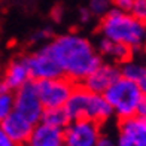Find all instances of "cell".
Here are the masks:
<instances>
[{
	"label": "cell",
	"instance_id": "obj_1",
	"mask_svg": "<svg viewBox=\"0 0 146 146\" xmlns=\"http://www.w3.org/2000/svg\"><path fill=\"white\" fill-rule=\"evenodd\" d=\"M46 46L58 63L63 75L70 79L85 81L102 64L94 46L82 36L63 35Z\"/></svg>",
	"mask_w": 146,
	"mask_h": 146
},
{
	"label": "cell",
	"instance_id": "obj_19",
	"mask_svg": "<svg viewBox=\"0 0 146 146\" xmlns=\"http://www.w3.org/2000/svg\"><path fill=\"white\" fill-rule=\"evenodd\" d=\"M130 14L137 18L139 21L146 24V0H134V5H133Z\"/></svg>",
	"mask_w": 146,
	"mask_h": 146
},
{
	"label": "cell",
	"instance_id": "obj_25",
	"mask_svg": "<svg viewBox=\"0 0 146 146\" xmlns=\"http://www.w3.org/2000/svg\"><path fill=\"white\" fill-rule=\"evenodd\" d=\"M88 18H90V12L87 9H82L81 11V19L82 21H88Z\"/></svg>",
	"mask_w": 146,
	"mask_h": 146
},
{
	"label": "cell",
	"instance_id": "obj_2",
	"mask_svg": "<svg viewBox=\"0 0 146 146\" xmlns=\"http://www.w3.org/2000/svg\"><path fill=\"white\" fill-rule=\"evenodd\" d=\"M100 31L103 37L122 43L128 48H139L146 40V24L134 18L130 12L112 9L102 19Z\"/></svg>",
	"mask_w": 146,
	"mask_h": 146
},
{
	"label": "cell",
	"instance_id": "obj_21",
	"mask_svg": "<svg viewBox=\"0 0 146 146\" xmlns=\"http://www.w3.org/2000/svg\"><path fill=\"white\" fill-rule=\"evenodd\" d=\"M0 146H17L14 143V140H12V139L3 131L2 127H0Z\"/></svg>",
	"mask_w": 146,
	"mask_h": 146
},
{
	"label": "cell",
	"instance_id": "obj_12",
	"mask_svg": "<svg viewBox=\"0 0 146 146\" xmlns=\"http://www.w3.org/2000/svg\"><path fill=\"white\" fill-rule=\"evenodd\" d=\"M29 146H64V130L39 122L27 142Z\"/></svg>",
	"mask_w": 146,
	"mask_h": 146
},
{
	"label": "cell",
	"instance_id": "obj_3",
	"mask_svg": "<svg viewBox=\"0 0 146 146\" xmlns=\"http://www.w3.org/2000/svg\"><path fill=\"white\" fill-rule=\"evenodd\" d=\"M70 121L76 119H90L97 124L104 122L112 116L110 104L103 94H96L87 88H75L64 106Z\"/></svg>",
	"mask_w": 146,
	"mask_h": 146
},
{
	"label": "cell",
	"instance_id": "obj_10",
	"mask_svg": "<svg viewBox=\"0 0 146 146\" xmlns=\"http://www.w3.org/2000/svg\"><path fill=\"white\" fill-rule=\"evenodd\" d=\"M119 78H121V70H118L115 66L100 64L84 81V88L96 94H104V91Z\"/></svg>",
	"mask_w": 146,
	"mask_h": 146
},
{
	"label": "cell",
	"instance_id": "obj_7",
	"mask_svg": "<svg viewBox=\"0 0 146 146\" xmlns=\"http://www.w3.org/2000/svg\"><path fill=\"white\" fill-rule=\"evenodd\" d=\"M100 137V125L90 119L70 121L64 128V146H96Z\"/></svg>",
	"mask_w": 146,
	"mask_h": 146
},
{
	"label": "cell",
	"instance_id": "obj_13",
	"mask_svg": "<svg viewBox=\"0 0 146 146\" xmlns=\"http://www.w3.org/2000/svg\"><path fill=\"white\" fill-rule=\"evenodd\" d=\"M2 82L11 91L12 90L17 91L23 85L30 82V70H29V64H27V57H18V58L12 60L5 72Z\"/></svg>",
	"mask_w": 146,
	"mask_h": 146
},
{
	"label": "cell",
	"instance_id": "obj_24",
	"mask_svg": "<svg viewBox=\"0 0 146 146\" xmlns=\"http://www.w3.org/2000/svg\"><path fill=\"white\" fill-rule=\"evenodd\" d=\"M48 36H49V33L46 31V30H40V31H37V33H35V35H33V40L39 42V40H43V39L48 37Z\"/></svg>",
	"mask_w": 146,
	"mask_h": 146
},
{
	"label": "cell",
	"instance_id": "obj_17",
	"mask_svg": "<svg viewBox=\"0 0 146 146\" xmlns=\"http://www.w3.org/2000/svg\"><path fill=\"white\" fill-rule=\"evenodd\" d=\"M14 106H15V96L3 82H0V122L14 112Z\"/></svg>",
	"mask_w": 146,
	"mask_h": 146
},
{
	"label": "cell",
	"instance_id": "obj_20",
	"mask_svg": "<svg viewBox=\"0 0 146 146\" xmlns=\"http://www.w3.org/2000/svg\"><path fill=\"white\" fill-rule=\"evenodd\" d=\"M113 5L118 11L131 12V8L134 5V0H113Z\"/></svg>",
	"mask_w": 146,
	"mask_h": 146
},
{
	"label": "cell",
	"instance_id": "obj_8",
	"mask_svg": "<svg viewBox=\"0 0 146 146\" xmlns=\"http://www.w3.org/2000/svg\"><path fill=\"white\" fill-rule=\"evenodd\" d=\"M27 64L30 70V78H33L35 81H46V79H55L63 76V72L49 52L48 46H43L37 52L29 55Z\"/></svg>",
	"mask_w": 146,
	"mask_h": 146
},
{
	"label": "cell",
	"instance_id": "obj_18",
	"mask_svg": "<svg viewBox=\"0 0 146 146\" xmlns=\"http://www.w3.org/2000/svg\"><path fill=\"white\" fill-rule=\"evenodd\" d=\"M112 3H113V0H90V9L96 15H106Z\"/></svg>",
	"mask_w": 146,
	"mask_h": 146
},
{
	"label": "cell",
	"instance_id": "obj_22",
	"mask_svg": "<svg viewBox=\"0 0 146 146\" xmlns=\"http://www.w3.org/2000/svg\"><path fill=\"white\" fill-rule=\"evenodd\" d=\"M136 116L146 119V96H145V97L142 98V102L139 103V106H137V110H136Z\"/></svg>",
	"mask_w": 146,
	"mask_h": 146
},
{
	"label": "cell",
	"instance_id": "obj_16",
	"mask_svg": "<svg viewBox=\"0 0 146 146\" xmlns=\"http://www.w3.org/2000/svg\"><path fill=\"white\" fill-rule=\"evenodd\" d=\"M40 122L48 124V125H51V127L64 130V128L70 124V118H69V115H67V112H66L64 108L45 109Z\"/></svg>",
	"mask_w": 146,
	"mask_h": 146
},
{
	"label": "cell",
	"instance_id": "obj_6",
	"mask_svg": "<svg viewBox=\"0 0 146 146\" xmlns=\"http://www.w3.org/2000/svg\"><path fill=\"white\" fill-rule=\"evenodd\" d=\"M14 96H15V106H14L15 112L23 115L33 125H37L42 121L45 108L37 94L35 82H27L25 85H23L19 90H17Z\"/></svg>",
	"mask_w": 146,
	"mask_h": 146
},
{
	"label": "cell",
	"instance_id": "obj_14",
	"mask_svg": "<svg viewBox=\"0 0 146 146\" xmlns=\"http://www.w3.org/2000/svg\"><path fill=\"white\" fill-rule=\"evenodd\" d=\"M98 49L103 55L109 57L112 60H116V61H128V58L131 55V48L125 46L122 43L113 42L110 39L103 37L100 43H98Z\"/></svg>",
	"mask_w": 146,
	"mask_h": 146
},
{
	"label": "cell",
	"instance_id": "obj_11",
	"mask_svg": "<svg viewBox=\"0 0 146 146\" xmlns=\"http://www.w3.org/2000/svg\"><path fill=\"white\" fill-rule=\"evenodd\" d=\"M0 127L18 146V145H27L35 125L30 121H27L23 115H19L18 112L14 110L8 118L0 122Z\"/></svg>",
	"mask_w": 146,
	"mask_h": 146
},
{
	"label": "cell",
	"instance_id": "obj_4",
	"mask_svg": "<svg viewBox=\"0 0 146 146\" xmlns=\"http://www.w3.org/2000/svg\"><path fill=\"white\" fill-rule=\"evenodd\" d=\"M103 96L110 104L113 113L121 119H127L136 116L137 106L145 97V92L137 84L121 76L104 91Z\"/></svg>",
	"mask_w": 146,
	"mask_h": 146
},
{
	"label": "cell",
	"instance_id": "obj_26",
	"mask_svg": "<svg viewBox=\"0 0 146 146\" xmlns=\"http://www.w3.org/2000/svg\"><path fill=\"white\" fill-rule=\"evenodd\" d=\"M18 146H29V145H18Z\"/></svg>",
	"mask_w": 146,
	"mask_h": 146
},
{
	"label": "cell",
	"instance_id": "obj_23",
	"mask_svg": "<svg viewBox=\"0 0 146 146\" xmlns=\"http://www.w3.org/2000/svg\"><path fill=\"white\" fill-rule=\"evenodd\" d=\"M96 146H118V143L113 142V140H112L110 137H108V136H102L100 139H98V142H97Z\"/></svg>",
	"mask_w": 146,
	"mask_h": 146
},
{
	"label": "cell",
	"instance_id": "obj_5",
	"mask_svg": "<svg viewBox=\"0 0 146 146\" xmlns=\"http://www.w3.org/2000/svg\"><path fill=\"white\" fill-rule=\"evenodd\" d=\"M36 90L45 109L64 108L73 92V85L67 78L36 81Z\"/></svg>",
	"mask_w": 146,
	"mask_h": 146
},
{
	"label": "cell",
	"instance_id": "obj_27",
	"mask_svg": "<svg viewBox=\"0 0 146 146\" xmlns=\"http://www.w3.org/2000/svg\"><path fill=\"white\" fill-rule=\"evenodd\" d=\"M145 96H146V91H145Z\"/></svg>",
	"mask_w": 146,
	"mask_h": 146
},
{
	"label": "cell",
	"instance_id": "obj_15",
	"mask_svg": "<svg viewBox=\"0 0 146 146\" xmlns=\"http://www.w3.org/2000/svg\"><path fill=\"white\" fill-rule=\"evenodd\" d=\"M121 76L137 84L143 90V92L146 91V66L127 61L121 70Z\"/></svg>",
	"mask_w": 146,
	"mask_h": 146
},
{
	"label": "cell",
	"instance_id": "obj_9",
	"mask_svg": "<svg viewBox=\"0 0 146 146\" xmlns=\"http://www.w3.org/2000/svg\"><path fill=\"white\" fill-rule=\"evenodd\" d=\"M116 143L118 146H146V119L139 116L121 119Z\"/></svg>",
	"mask_w": 146,
	"mask_h": 146
}]
</instances>
